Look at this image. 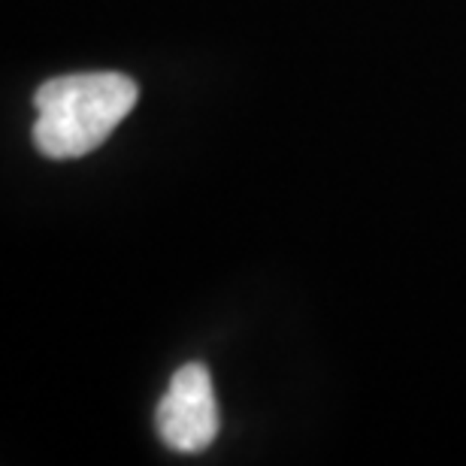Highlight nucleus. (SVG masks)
<instances>
[{
    "instance_id": "obj_1",
    "label": "nucleus",
    "mask_w": 466,
    "mask_h": 466,
    "mask_svg": "<svg viewBox=\"0 0 466 466\" xmlns=\"http://www.w3.org/2000/svg\"><path fill=\"white\" fill-rule=\"evenodd\" d=\"M139 88L125 73H76L40 86L34 95V146L67 161L95 152L137 106Z\"/></svg>"
},
{
    "instance_id": "obj_2",
    "label": "nucleus",
    "mask_w": 466,
    "mask_h": 466,
    "mask_svg": "<svg viewBox=\"0 0 466 466\" xmlns=\"http://www.w3.org/2000/svg\"><path fill=\"white\" fill-rule=\"evenodd\" d=\"M157 433L173 451L194 454L209 449L218 436V403L209 370L203 363H185L167 388L155 412Z\"/></svg>"
}]
</instances>
